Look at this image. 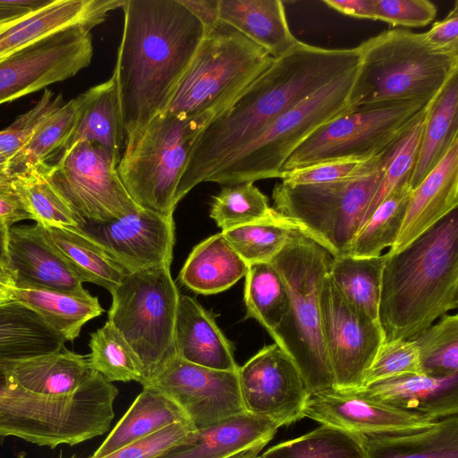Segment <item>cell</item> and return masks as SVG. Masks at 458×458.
I'll use <instances>...</instances> for the list:
<instances>
[{"label":"cell","instance_id":"obj_1","mask_svg":"<svg viewBox=\"0 0 458 458\" xmlns=\"http://www.w3.org/2000/svg\"><path fill=\"white\" fill-rule=\"evenodd\" d=\"M113 76L125 139L164 110L205 30L179 0H123Z\"/></svg>","mask_w":458,"mask_h":458},{"label":"cell","instance_id":"obj_2","mask_svg":"<svg viewBox=\"0 0 458 458\" xmlns=\"http://www.w3.org/2000/svg\"><path fill=\"white\" fill-rule=\"evenodd\" d=\"M386 254L378 305L385 343L413 338L457 309V209L402 250Z\"/></svg>","mask_w":458,"mask_h":458},{"label":"cell","instance_id":"obj_3","mask_svg":"<svg viewBox=\"0 0 458 458\" xmlns=\"http://www.w3.org/2000/svg\"><path fill=\"white\" fill-rule=\"evenodd\" d=\"M356 47L360 62L350 94L354 110L400 101L428 104L458 74V47H435L424 33L385 30Z\"/></svg>","mask_w":458,"mask_h":458},{"label":"cell","instance_id":"obj_4","mask_svg":"<svg viewBox=\"0 0 458 458\" xmlns=\"http://www.w3.org/2000/svg\"><path fill=\"white\" fill-rule=\"evenodd\" d=\"M5 370L0 368V437L55 448L78 445L109 428L119 391L96 370L75 394L67 396L13 383Z\"/></svg>","mask_w":458,"mask_h":458},{"label":"cell","instance_id":"obj_5","mask_svg":"<svg viewBox=\"0 0 458 458\" xmlns=\"http://www.w3.org/2000/svg\"><path fill=\"white\" fill-rule=\"evenodd\" d=\"M333 255L297 230L269 263L285 286L289 307L270 335L298 368L309 394L334 388L321 328L319 293Z\"/></svg>","mask_w":458,"mask_h":458},{"label":"cell","instance_id":"obj_6","mask_svg":"<svg viewBox=\"0 0 458 458\" xmlns=\"http://www.w3.org/2000/svg\"><path fill=\"white\" fill-rule=\"evenodd\" d=\"M273 62L267 50L219 21L205 33L161 114L201 118L209 123Z\"/></svg>","mask_w":458,"mask_h":458},{"label":"cell","instance_id":"obj_7","mask_svg":"<svg viewBox=\"0 0 458 458\" xmlns=\"http://www.w3.org/2000/svg\"><path fill=\"white\" fill-rule=\"evenodd\" d=\"M208 123L201 118L158 114L125 139L117 172L140 208L173 215L192 144Z\"/></svg>","mask_w":458,"mask_h":458},{"label":"cell","instance_id":"obj_8","mask_svg":"<svg viewBox=\"0 0 458 458\" xmlns=\"http://www.w3.org/2000/svg\"><path fill=\"white\" fill-rule=\"evenodd\" d=\"M110 293L106 321L136 353L144 386L175 357L174 331L180 294L170 266L127 273Z\"/></svg>","mask_w":458,"mask_h":458},{"label":"cell","instance_id":"obj_9","mask_svg":"<svg viewBox=\"0 0 458 458\" xmlns=\"http://www.w3.org/2000/svg\"><path fill=\"white\" fill-rule=\"evenodd\" d=\"M356 69L335 79L272 122L206 182L221 185L280 178V170L310 135L354 109L350 103Z\"/></svg>","mask_w":458,"mask_h":458},{"label":"cell","instance_id":"obj_10","mask_svg":"<svg viewBox=\"0 0 458 458\" xmlns=\"http://www.w3.org/2000/svg\"><path fill=\"white\" fill-rule=\"evenodd\" d=\"M394 149L376 169L360 177L313 184L276 183L273 208L333 257L342 255L361 224Z\"/></svg>","mask_w":458,"mask_h":458},{"label":"cell","instance_id":"obj_11","mask_svg":"<svg viewBox=\"0 0 458 458\" xmlns=\"http://www.w3.org/2000/svg\"><path fill=\"white\" fill-rule=\"evenodd\" d=\"M428 104L385 103L357 108L323 125L287 158L289 171L341 159H367L393 149Z\"/></svg>","mask_w":458,"mask_h":458},{"label":"cell","instance_id":"obj_12","mask_svg":"<svg viewBox=\"0 0 458 458\" xmlns=\"http://www.w3.org/2000/svg\"><path fill=\"white\" fill-rule=\"evenodd\" d=\"M119 160L99 144L81 141L63 153L47 175L80 220L106 222L138 211L117 172Z\"/></svg>","mask_w":458,"mask_h":458},{"label":"cell","instance_id":"obj_13","mask_svg":"<svg viewBox=\"0 0 458 458\" xmlns=\"http://www.w3.org/2000/svg\"><path fill=\"white\" fill-rule=\"evenodd\" d=\"M319 306L322 336L334 388L358 389L385 344L381 327L351 304L328 275L320 288Z\"/></svg>","mask_w":458,"mask_h":458},{"label":"cell","instance_id":"obj_14","mask_svg":"<svg viewBox=\"0 0 458 458\" xmlns=\"http://www.w3.org/2000/svg\"><path fill=\"white\" fill-rule=\"evenodd\" d=\"M90 30L72 27L42 38L0 60V105L65 81L89 65Z\"/></svg>","mask_w":458,"mask_h":458},{"label":"cell","instance_id":"obj_15","mask_svg":"<svg viewBox=\"0 0 458 458\" xmlns=\"http://www.w3.org/2000/svg\"><path fill=\"white\" fill-rule=\"evenodd\" d=\"M146 386L174 401L195 430L246 411L238 371L208 369L174 357Z\"/></svg>","mask_w":458,"mask_h":458},{"label":"cell","instance_id":"obj_16","mask_svg":"<svg viewBox=\"0 0 458 458\" xmlns=\"http://www.w3.org/2000/svg\"><path fill=\"white\" fill-rule=\"evenodd\" d=\"M238 379L246 411L279 427L304 418L310 394L298 368L276 343L264 346L239 367Z\"/></svg>","mask_w":458,"mask_h":458},{"label":"cell","instance_id":"obj_17","mask_svg":"<svg viewBox=\"0 0 458 458\" xmlns=\"http://www.w3.org/2000/svg\"><path fill=\"white\" fill-rule=\"evenodd\" d=\"M79 227L127 273L171 265L173 215L140 208L118 219L86 221Z\"/></svg>","mask_w":458,"mask_h":458},{"label":"cell","instance_id":"obj_18","mask_svg":"<svg viewBox=\"0 0 458 458\" xmlns=\"http://www.w3.org/2000/svg\"><path fill=\"white\" fill-rule=\"evenodd\" d=\"M303 417L365 438L406 435L431 427L430 418L376 402L353 391L329 388L308 397Z\"/></svg>","mask_w":458,"mask_h":458},{"label":"cell","instance_id":"obj_19","mask_svg":"<svg viewBox=\"0 0 458 458\" xmlns=\"http://www.w3.org/2000/svg\"><path fill=\"white\" fill-rule=\"evenodd\" d=\"M8 270L18 288L44 289L92 296L70 265L44 237L38 224L10 227Z\"/></svg>","mask_w":458,"mask_h":458},{"label":"cell","instance_id":"obj_20","mask_svg":"<svg viewBox=\"0 0 458 458\" xmlns=\"http://www.w3.org/2000/svg\"><path fill=\"white\" fill-rule=\"evenodd\" d=\"M123 0H52L21 17L0 22V60L58 31L89 30L104 22Z\"/></svg>","mask_w":458,"mask_h":458},{"label":"cell","instance_id":"obj_21","mask_svg":"<svg viewBox=\"0 0 458 458\" xmlns=\"http://www.w3.org/2000/svg\"><path fill=\"white\" fill-rule=\"evenodd\" d=\"M458 205V140L412 190L403 225L387 253H396L445 217Z\"/></svg>","mask_w":458,"mask_h":458},{"label":"cell","instance_id":"obj_22","mask_svg":"<svg viewBox=\"0 0 458 458\" xmlns=\"http://www.w3.org/2000/svg\"><path fill=\"white\" fill-rule=\"evenodd\" d=\"M376 402L438 420L458 414V374H409L352 390Z\"/></svg>","mask_w":458,"mask_h":458},{"label":"cell","instance_id":"obj_23","mask_svg":"<svg viewBox=\"0 0 458 458\" xmlns=\"http://www.w3.org/2000/svg\"><path fill=\"white\" fill-rule=\"evenodd\" d=\"M175 357L208 369L238 371L233 346L197 300L180 295L174 322Z\"/></svg>","mask_w":458,"mask_h":458},{"label":"cell","instance_id":"obj_24","mask_svg":"<svg viewBox=\"0 0 458 458\" xmlns=\"http://www.w3.org/2000/svg\"><path fill=\"white\" fill-rule=\"evenodd\" d=\"M279 428L267 418L243 411L194 430L189 440L157 458H233L250 450L261 451Z\"/></svg>","mask_w":458,"mask_h":458},{"label":"cell","instance_id":"obj_25","mask_svg":"<svg viewBox=\"0 0 458 458\" xmlns=\"http://www.w3.org/2000/svg\"><path fill=\"white\" fill-rule=\"evenodd\" d=\"M65 340L35 310L12 300L0 303V368L64 347Z\"/></svg>","mask_w":458,"mask_h":458},{"label":"cell","instance_id":"obj_26","mask_svg":"<svg viewBox=\"0 0 458 458\" xmlns=\"http://www.w3.org/2000/svg\"><path fill=\"white\" fill-rule=\"evenodd\" d=\"M219 21L234 28L276 59L299 41L280 0H219Z\"/></svg>","mask_w":458,"mask_h":458},{"label":"cell","instance_id":"obj_27","mask_svg":"<svg viewBox=\"0 0 458 458\" xmlns=\"http://www.w3.org/2000/svg\"><path fill=\"white\" fill-rule=\"evenodd\" d=\"M248 267L221 232L194 247L179 280L194 293L214 294L235 284L245 276Z\"/></svg>","mask_w":458,"mask_h":458},{"label":"cell","instance_id":"obj_28","mask_svg":"<svg viewBox=\"0 0 458 458\" xmlns=\"http://www.w3.org/2000/svg\"><path fill=\"white\" fill-rule=\"evenodd\" d=\"M88 357L63 347L60 351L22 360L5 370L7 378L30 390L67 396L93 375Z\"/></svg>","mask_w":458,"mask_h":458},{"label":"cell","instance_id":"obj_29","mask_svg":"<svg viewBox=\"0 0 458 458\" xmlns=\"http://www.w3.org/2000/svg\"><path fill=\"white\" fill-rule=\"evenodd\" d=\"M188 421L179 405L152 386H143L125 414L89 458H102L177 422Z\"/></svg>","mask_w":458,"mask_h":458},{"label":"cell","instance_id":"obj_30","mask_svg":"<svg viewBox=\"0 0 458 458\" xmlns=\"http://www.w3.org/2000/svg\"><path fill=\"white\" fill-rule=\"evenodd\" d=\"M81 141L101 145L120 161L124 148L125 134L117 88L113 75L106 81L93 87L92 96L81 109L77 123L59 157Z\"/></svg>","mask_w":458,"mask_h":458},{"label":"cell","instance_id":"obj_31","mask_svg":"<svg viewBox=\"0 0 458 458\" xmlns=\"http://www.w3.org/2000/svg\"><path fill=\"white\" fill-rule=\"evenodd\" d=\"M458 140V74L428 104L418 157L410 178L416 188Z\"/></svg>","mask_w":458,"mask_h":458},{"label":"cell","instance_id":"obj_32","mask_svg":"<svg viewBox=\"0 0 458 458\" xmlns=\"http://www.w3.org/2000/svg\"><path fill=\"white\" fill-rule=\"evenodd\" d=\"M39 225L44 237L61 254L82 283H93L111 292L127 274L80 227Z\"/></svg>","mask_w":458,"mask_h":458},{"label":"cell","instance_id":"obj_33","mask_svg":"<svg viewBox=\"0 0 458 458\" xmlns=\"http://www.w3.org/2000/svg\"><path fill=\"white\" fill-rule=\"evenodd\" d=\"M92 93L93 87L64 104L40 124L28 143L8 161L11 177L55 164Z\"/></svg>","mask_w":458,"mask_h":458},{"label":"cell","instance_id":"obj_34","mask_svg":"<svg viewBox=\"0 0 458 458\" xmlns=\"http://www.w3.org/2000/svg\"><path fill=\"white\" fill-rule=\"evenodd\" d=\"M367 458H458V414L423 430L364 439Z\"/></svg>","mask_w":458,"mask_h":458},{"label":"cell","instance_id":"obj_35","mask_svg":"<svg viewBox=\"0 0 458 458\" xmlns=\"http://www.w3.org/2000/svg\"><path fill=\"white\" fill-rule=\"evenodd\" d=\"M13 300L38 313L65 342L77 338L84 324L104 311L97 297L44 289L15 287Z\"/></svg>","mask_w":458,"mask_h":458},{"label":"cell","instance_id":"obj_36","mask_svg":"<svg viewBox=\"0 0 458 458\" xmlns=\"http://www.w3.org/2000/svg\"><path fill=\"white\" fill-rule=\"evenodd\" d=\"M386 258V254L376 257L335 256L332 258L327 274L340 293L351 304L378 323V305Z\"/></svg>","mask_w":458,"mask_h":458},{"label":"cell","instance_id":"obj_37","mask_svg":"<svg viewBox=\"0 0 458 458\" xmlns=\"http://www.w3.org/2000/svg\"><path fill=\"white\" fill-rule=\"evenodd\" d=\"M411 192L408 182L394 190L358 229L342 255L376 257L390 249L400 232Z\"/></svg>","mask_w":458,"mask_h":458},{"label":"cell","instance_id":"obj_38","mask_svg":"<svg viewBox=\"0 0 458 458\" xmlns=\"http://www.w3.org/2000/svg\"><path fill=\"white\" fill-rule=\"evenodd\" d=\"M11 186L37 224L79 227L80 220L49 181L47 165L13 175Z\"/></svg>","mask_w":458,"mask_h":458},{"label":"cell","instance_id":"obj_39","mask_svg":"<svg viewBox=\"0 0 458 458\" xmlns=\"http://www.w3.org/2000/svg\"><path fill=\"white\" fill-rule=\"evenodd\" d=\"M364 439L320 424L304 435L268 448L257 458H367Z\"/></svg>","mask_w":458,"mask_h":458},{"label":"cell","instance_id":"obj_40","mask_svg":"<svg viewBox=\"0 0 458 458\" xmlns=\"http://www.w3.org/2000/svg\"><path fill=\"white\" fill-rule=\"evenodd\" d=\"M245 318L256 319L271 335L289 307L282 278L269 262L249 265L245 275Z\"/></svg>","mask_w":458,"mask_h":458},{"label":"cell","instance_id":"obj_41","mask_svg":"<svg viewBox=\"0 0 458 458\" xmlns=\"http://www.w3.org/2000/svg\"><path fill=\"white\" fill-rule=\"evenodd\" d=\"M89 366L110 382L136 381L144 374L140 360L123 335L109 323L90 334Z\"/></svg>","mask_w":458,"mask_h":458},{"label":"cell","instance_id":"obj_42","mask_svg":"<svg viewBox=\"0 0 458 458\" xmlns=\"http://www.w3.org/2000/svg\"><path fill=\"white\" fill-rule=\"evenodd\" d=\"M299 230L279 213L270 219L222 232L248 264L270 262Z\"/></svg>","mask_w":458,"mask_h":458},{"label":"cell","instance_id":"obj_43","mask_svg":"<svg viewBox=\"0 0 458 458\" xmlns=\"http://www.w3.org/2000/svg\"><path fill=\"white\" fill-rule=\"evenodd\" d=\"M276 214L267 196L251 182L222 185L210 208V217L222 232L270 219Z\"/></svg>","mask_w":458,"mask_h":458},{"label":"cell","instance_id":"obj_44","mask_svg":"<svg viewBox=\"0 0 458 458\" xmlns=\"http://www.w3.org/2000/svg\"><path fill=\"white\" fill-rule=\"evenodd\" d=\"M420 355L421 372L433 377L458 374V316L445 314L413 337Z\"/></svg>","mask_w":458,"mask_h":458},{"label":"cell","instance_id":"obj_45","mask_svg":"<svg viewBox=\"0 0 458 458\" xmlns=\"http://www.w3.org/2000/svg\"><path fill=\"white\" fill-rule=\"evenodd\" d=\"M428 104L394 149L360 227L394 190L410 182L420 150Z\"/></svg>","mask_w":458,"mask_h":458},{"label":"cell","instance_id":"obj_46","mask_svg":"<svg viewBox=\"0 0 458 458\" xmlns=\"http://www.w3.org/2000/svg\"><path fill=\"white\" fill-rule=\"evenodd\" d=\"M409 374H422L420 351L414 339L385 343L367 370L360 388Z\"/></svg>","mask_w":458,"mask_h":458},{"label":"cell","instance_id":"obj_47","mask_svg":"<svg viewBox=\"0 0 458 458\" xmlns=\"http://www.w3.org/2000/svg\"><path fill=\"white\" fill-rule=\"evenodd\" d=\"M393 149L367 159L334 160L294 169L283 174L280 179L285 183L298 185L332 182L360 177L376 169Z\"/></svg>","mask_w":458,"mask_h":458},{"label":"cell","instance_id":"obj_48","mask_svg":"<svg viewBox=\"0 0 458 458\" xmlns=\"http://www.w3.org/2000/svg\"><path fill=\"white\" fill-rule=\"evenodd\" d=\"M63 105L62 94L55 95L52 90L45 89L30 110L0 131V154L9 161L28 143L40 124Z\"/></svg>","mask_w":458,"mask_h":458},{"label":"cell","instance_id":"obj_49","mask_svg":"<svg viewBox=\"0 0 458 458\" xmlns=\"http://www.w3.org/2000/svg\"><path fill=\"white\" fill-rule=\"evenodd\" d=\"M194 430L189 421L174 423L102 458H157L189 440Z\"/></svg>","mask_w":458,"mask_h":458},{"label":"cell","instance_id":"obj_50","mask_svg":"<svg viewBox=\"0 0 458 458\" xmlns=\"http://www.w3.org/2000/svg\"><path fill=\"white\" fill-rule=\"evenodd\" d=\"M376 21L394 26L423 27L434 21L436 5L428 0H374Z\"/></svg>","mask_w":458,"mask_h":458},{"label":"cell","instance_id":"obj_51","mask_svg":"<svg viewBox=\"0 0 458 458\" xmlns=\"http://www.w3.org/2000/svg\"><path fill=\"white\" fill-rule=\"evenodd\" d=\"M424 36L435 47H458V1L454 2L446 17L436 21L429 30L424 32Z\"/></svg>","mask_w":458,"mask_h":458},{"label":"cell","instance_id":"obj_52","mask_svg":"<svg viewBox=\"0 0 458 458\" xmlns=\"http://www.w3.org/2000/svg\"><path fill=\"white\" fill-rule=\"evenodd\" d=\"M33 220L23 203L9 184L0 185V221L9 227L22 220Z\"/></svg>","mask_w":458,"mask_h":458},{"label":"cell","instance_id":"obj_53","mask_svg":"<svg viewBox=\"0 0 458 458\" xmlns=\"http://www.w3.org/2000/svg\"><path fill=\"white\" fill-rule=\"evenodd\" d=\"M202 24L205 33L219 21V0H179Z\"/></svg>","mask_w":458,"mask_h":458},{"label":"cell","instance_id":"obj_54","mask_svg":"<svg viewBox=\"0 0 458 458\" xmlns=\"http://www.w3.org/2000/svg\"><path fill=\"white\" fill-rule=\"evenodd\" d=\"M323 3L344 15L376 21L374 0H324Z\"/></svg>","mask_w":458,"mask_h":458},{"label":"cell","instance_id":"obj_55","mask_svg":"<svg viewBox=\"0 0 458 458\" xmlns=\"http://www.w3.org/2000/svg\"><path fill=\"white\" fill-rule=\"evenodd\" d=\"M9 229L5 223L0 221V272H9L7 252Z\"/></svg>","mask_w":458,"mask_h":458},{"label":"cell","instance_id":"obj_56","mask_svg":"<svg viewBox=\"0 0 458 458\" xmlns=\"http://www.w3.org/2000/svg\"><path fill=\"white\" fill-rule=\"evenodd\" d=\"M15 282L9 272H0V303L13 300Z\"/></svg>","mask_w":458,"mask_h":458},{"label":"cell","instance_id":"obj_57","mask_svg":"<svg viewBox=\"0 0 458 458\" xmlns=\"http://www.w3.org/2000/svg\"><path fill=\"white\" fill-rule=\"evenodd\" d=\"M12 177L8 170V159L0 154V185L9 184Z\"/></svg>","mask_w":458,"mask_h":458},{"label":"cell","instance_id":"obj_58","mask_svg":"<svg viewBox=\"0 0 458 458\" xmlns=\"http://www.w3.org/2000/svg\"><path fill=\"white\" fill-rule=\"evenodd\" d=\"M30 12L27 10H11V9H3L0 8V22L7 20H11L13 18L21 17Z\"/></svg>","mask_w":458,"mask_h":458},{"label":"cell","instance_id":"obj_59","mask_svg":"<svg viewBox=\"0 0 458 458\" xmlns=\"http://www.w3.org/2000/svg\"><path fill=\"white\" fill-rule=\"evenodd\" d=\"M71 458H76V457H71Z\"/></svg>","mask_w":458,"mask_h":458}]
</instances>
